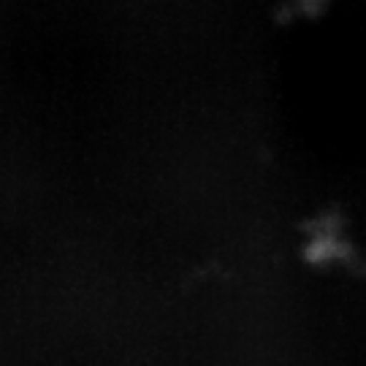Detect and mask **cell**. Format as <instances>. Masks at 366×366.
Instances as JSON below:
<instances>
[{
	"label": "cell",
	"mask_w": 366,
	"mask_h": 366,
	"mask_svg": "<svg viewBox=\"0 0 366 366\" xmlns=\"http://www.w3.org/2000/svg\"><path fill=\"white\" fill-rule=\"evenodd\" d=\"M334 0H282L277 9L280 22H312L328 14Z\"/></svg>",
	"instance_id": "cell-1"
}]
</instances>
